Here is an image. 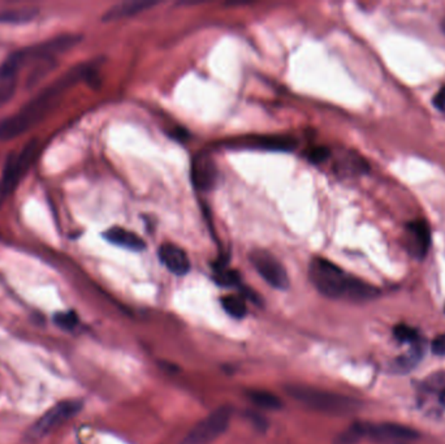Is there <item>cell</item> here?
Listing matches in <instances>:
<instances>
[{
	"label": "cell",
	"instance_id": "obj_22",
	"mask_svg": "<svg viewBox=\"0 0 445 444\" xmlns=\"http://www.w3.org/2000/svg\"><path fill=\"white\" fill-rule=\"evenodd\" d=\"M215 281L222 287H233L240 283V274L236 270H228L220 266L216 270Z\"/></svg>",
	"mask_w": 445,
	"mask_h": 444
},
{
	"label": "cell",
	"instance_id": "obj_29",
	"mask_svg": "<svg viewBox=\"0 0 445 444\" xmlns=\"http://www.w3.org/2000/svg\"><path fill=\"white\" fill-rule=\"evenodd\" d=\"M441 29H443V31H444L445 33V17H444V20L441 21Z\"/></svg>",
	"mask_w": 445,
	"mask_h": 444
},
{
	"label": "cell",
	"instance_id": "obj_9",
	"mask_svg": "<svg viewBox=\"0 0 445 444\" xmlns=\"http://www.w3.org/2000/svg\"><path fill=\"white\" fill-rule=\"evenodd\" d=\"M367 435L380 442V443H389V442H408L419 438L418 431L405 425L400 423H380V425H369Z\"/></svg>",
	"mask_w": 445,
	"mask_h": 444
},
{
	"label": "cell",
	"instance_id": "obj_21",
	"mask_svg": "<svg viewBox=\"0 0 445 444\" xmlns=\"http://www.w3.org/2000/svg\"><path fill=\"white\" fill-rule=\"evenodd\" d=\"M17 76L0 71V106L8 102L15 94Z\"/></svg>",
	"mask_w": 445,
	"mask_h": 444
},
{
	"label": "cell",
	"instance_id": "obj_8",
	"mask_svg": "<svg viewBox=\"0 0 445 444\" xmlns=\"http://www.w3.org/2000/svg\"><path fill=\"white\" fill-rule=\"evenodd\" d=\"M405 246L413 258L424 259L431 246V231L427 222L416 219L406 224Z\"/></svg>",
	"mask_w": 445,
	"mask_h": 444
},
{
	"label": "cell",
	"instance_id": "obj_16",
	"mask_svg": "<svg viewBox=\"0 0 445 444\" xmlns=\"http://www.w3.org/2000/svg\"><path fill=\"white\" fill-rule=\"evenodd\" d=\"M38 16L36 8H19V9H1L0 11V24L31 23Z\"/></svg>",
	"mask_w": 445,
	"mask_h": 444
},
{
	"label": "cell",
	"instance_id": "obj_6",
	"mask_svg": "<svg viewBox=\"0 0 445 444\" xmlns=\"http://www.w3.org/2000/svg\"><path fill=\"white\" fill-rule=\"evenodd\" d=\"M250 262L258 274L267 281L271 287L284 289L290 287V278L282 262L274 254L265 249H255L250 253Z\"/></svg>",
	"mask_w": 445,
	"mask_h": 444
},
{
	"label": "cell",
	"instance_id": "obj_19",
	"mask_svg": "<svg viewBox=\"0 0 445 444\" xmlns=\"http://www.w3.org/2000/svg\"><path fill=\"white\" fill-rule=\"evenodd\" d=\"M340 170L348 175H362L369 171V164L362 156L349 154L340 164Z\"/></svg>",
	"mask_w": 445,
	"mask_h": 444
},
{
	"label": "cell",
	"instance_id": "obj_28",
	"mask_svg": "<svg viewBox=\"0 0 445 444\" xmlns=\"http://www.w3.org/2000/svg\"><path fill=\"white\" fill-rule=\"evenodd\" d=\"M440 403L445 405V387L443 388V391L440 393Z\"/></svg>",
	"mask_w": 445,
	"mask_h": 444
},
{
	"label": "cell",
	"instance_id": "obj_12",
	"mask_svg": "<svg viewBox=\"0 0 445 444\" xmlns=\"http://www.w3.org/2000/svg\"><path fill=\"white\" fill-rule=\"evenodd\" d=\"M103 237L111 244L126 248L129 251H134V252H141L146 248V244L141 237L123 227H111L110 230L104 232Z\"/></svg>",
	"mask_w": 445,
	"mask_h": 444
},
{
	"label": "cell",
	"instance_id": "obj_18",
	"mask_svg": "<svg viewBox=\"0 0 445 444\" xmlns=\"http://www.w3.org/2000/svg\"><path fill=\"white\" fill-rule=\"evenodd\" d=\"M367 429H369V425H364L361 422L353 423L339 435V438L336 439V444H357L362 438L367 435Z\"/></svg>",
	"mask_w": 445,
	"mask_h": 444
},
{
	"label": "cell",
	"instance_id": "obj_27",
	"mask_svg": "<svg viewBox=\"0 0 445 444\" xmlns=\"http://www.w3.org/2000/svg\"><path fill=\"white\" fill-rule=\"evenodd\" d=\"M432 104L435 106V109H438L439 111L445 112V86H443L435 94L434 99H432Z\"/></svg>",
	"mask_w": 445,
	"mask_h": 444
},
{
	"label": "cell",
	"instance_id": "obj_26",
	"mask_svg": "<svg viewBox=\"0 0 445 444\" xmlns=\"http://www.w3.org/2000/svg\"><path fill=\"white\" fill-rule=\"evenodd\" d=\"M431 349L435 355H445V333L439 335L438 338L434 339L431 344Z\"/></svg>",
	"mask_w": 445,
	"mask_h": 444
},
{
	"label": "cell",
	"instance_id": "obj_17",
	"mask_svg": "<svg viewBox=\"0 0 445 444\" xmlns=\"http://www.w3.org/2000/svg\"><path fill=\"white\" fill-rule=\"evenodd\" d=\"M249 399L252 404H255L257 407L262 409H267V410H276L282 407V401L280 398H277L274 393H268V391H250L249 393Z\"/></svg>",
	"mask_w": 445,
	"mask_h": 444
},
{
	"label": "cell",
	"instance_id": "obj_3",
	"mask_svg": "<svg viewBox=\"0 0 445 444\" xmlns=\"http://www.w3.org/2000/svg\"><path fill=\"white\" fill-rule=\"evenodd\" d=\"M287 393L305 407L328 415H350L361 407L359 401L340 393H328L309 385H288Z\"/></svg>",
	"mask_w": 445,
	"mask_h": 444
},
{
	"label": "cell",
	"instance_id": "obj_25",
	"mask_svg": "<svg viewBox=\"0 0 445 444\" xmlns=\"http://www.w3.org/2000/svg\"><path fill=\"white\" fill-rule=\"evenodd\" d=\"M328 156H329V150L327 148H312V151L309 153V159L314 164L323 163L324 161L328 159Z\"/></svg>",
	"mask_w": 445,
	"mask_h": 444
},
{
	"label": "cell",
	"instance_id": "obj_20",
	"mask_svg": "<svg viewBox=\"0 0 445 444\" xmlns=\"http://www.w3.org/2000/svg\"><path fill=\"white\" fill-rule=\"evenodd\" d=\"M222 309L233 318H244L246 316V311H247L245 301L241 297L233 296V295L222 297Z\"/></svg>",
	"mask_w": 445,
	"mask_h": 444
},
{
	"label": "cell",
	"instance_id": "obj_14",
	"mask_svg": "<svg viewBox=\"0 0 445 444\" xmlns=\"http://www.w3.org/2000/svg\"><path fill=\"white\" fill-rule=\"evenodd\" d=\"M424 344L421 339L414 341L411 347L405 355H400L394 360L392 363V370L396 373H409L411 369H414L418 363L421 361L424 355Z\"/></svg>",
	"mask_w": 445,
	"mask_h": 444
},
{
	"label": "cell",
	"instance_id": "obj_4",
	"mask_svg": "<svg viewBox=\"0 0 445 444\" xmlns=\"http://www.w3.org/2000/svg\"><path fill=\"white\" fill-rule=\"evenodd\" d=\"M232 408L222 405L211 412L188 433L183 444H210L222 435L230 426Z\"/></svg>",
	"mask_w": 445,
	"mask_h": 444
},
{
	"label": "cell",
	"instance_id": "obj_11",
	"mask_svg": "<svg viewBox=\"0 0 445 444\" xmlns=\"http://www.w3.org/2000/svg\"><path fill=\"white\" fill-rule=\"evenodd\" d=\"M158 256L160 262L171 271L172 274L181 276L188 274L190 270V261L188 254L178 245L165 243L159 248Z\"/></svg>",
	"mask_w": 445,
	"mask_h": 444
},
{
	"label": "cell",
	"instance_id": "obj_24",
	"mask_svg": "<svg viewBox=\"0 0 445 444\" xmlns=\"http://www.w3.org/2000/svg\"><path fill=\"white\" fill-rule=\"evenodd\" d=\"M394 336L402 341V343H410L413 344L414 341L418 340V333H416L414 328L406 326V325H399V326L394 327Z\"/></svg>",
	"mask_w": 445,
	"mask_h": 444
},
{
	"label": "cell",
	"instance_id": "obj_7",
	"mask_svg": "<svg viewBox=\"0 0 445 444\" xmlns=\"http://www.w3.org/2000/svg\"><path fill=\"white\" fill-rule=\"evenodd\" d=\"M80 401H63L52 407L47 413L42 415L37 423L33 426L31 434L37 437H44L50 431L56 429L61 423L68 421L81 410Z\"/></svg>",
	"mask_w": 445,
	"mask_h": 444
},
{
	"label": "cell",
	"instance_id": "obj_23",
	"mask_svg": "<svg viewBox=\"0 0 445 444\" xmlns=\"http://www.w3.org/2000/svg\"><path fill=\"white\" fill-rule=\"evenodd\" d=\"M53 322L56 326H59L63 330H73L78 323V317L74 311H61V313L55 314Z\"/></svg>",
	"mask_w": 445,
	"mask_h": 444
},
{
	"label": "cell",
	"instance_id": "obj_5",
	"mask_svg": "<svg viewBox=\"0 0 445 444\" xmlns=\"http://www.w3.org/2000/svg\"><path fill=\"white\" fill-rule=\"evenodd\" d=\"M38 145L36 141L26 143L21 150L16 151L8 156L7 163L1 173L0 180V196L4 197L8 193L12 192L19 184L20 178H23L25 172L29 168L34 156L37 154Z\"/></svg>",
	"mask_w": 445,
	"mask_h": 444
},
{
	"label": "cell",
	"instance_id": "obj_1",
	"mask_svg": "<svg viewBox=\"0 0 445 444\" xmlns=\"http://www.w3.org/2000/svg\"><path fill=\"white\" fill-rule=\"evenodd\" d=\"M89 71L85 67H78L69 71L66 76L60 77L48 88L41 91L39 96L31 99L29 104H25L20 111L16 112L12 116L0 121V141H8L16 138L17 136L25 133L31 126H36L38 121L45 118L48 111L56 104L60 96L66 90L73 85V82L83 79Z\"/></svg>",
	"mask_w": 445,
	"mask_h": 444
},
{
	"label": "cell",
	"instance_id": "obj_13",
	"mask_svg": "<svg viewBox=\"0 0 445 444\" xmlns=\"http://www.w3.org/2000/svg\"><path fill=\"white\" fill-rule=\"evenodd\" d=\"M158 1H151V0H131V1L119 3L106 12L103 20L104 21H113L123 17H129V16L140 14L142 11H146L148 8L154 7Z\"/></svg>",
	"mask_w": 445,
	"mask_h": 444
},
{
	"label": "cell",
	"instance_id": "obj_15",
	"mask_svg": "<svg viewBox=\"0 0 445 444\" xmlns=\"http://www.w3.org/2000/svg\"><path fill=\"white\" fill-rule=\"evenodd\" d=\"M246 146L262 150H276V151H290L296 146V142L290 137L282 136H265V137H254L246 142Z\"/></svg>",
	"mask_w": 445,
	"mask_h": 444
},
{
	"label": "cell",
	"instance_id": "obj_10",
	"mask_svg": "<svg viewBox=\"0 0 445 444\" xmlns=\"http://www.w3.org/2000/svg\"><path fill=\"white\" fill-rule=\"evenodd\" d=\"M192 180L194 186L200 191H208L215 186L218 170L215 162L211 156L205 153L194 156L192 163Z\"/></svg>",
	"mask_w": 445,
	"mask_h": 444
},
{
	"label": "cell",
	"instance_id": "obj_2",
	"mask_svg": "<svg viewBox=\"0 0 445 444\" xmlns=\"http://www.w3.org/2000/svg\"><path fill=\"white\" fill-rule=\"evenodd\" d=\"M309 278L323 296L348 298L352 301H369L378 296L377 287L348 275L334 262L322 257L312 258Z\"/></svg>",
	"mask_w": 445,
	"mask_h": 444
}]
</instances>
